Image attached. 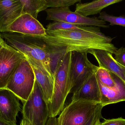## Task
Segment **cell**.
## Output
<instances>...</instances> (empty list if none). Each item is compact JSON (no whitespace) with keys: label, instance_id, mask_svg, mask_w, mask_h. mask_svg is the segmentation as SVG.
Wrapping results in <instances>:
<instances>
[{"label":"cell","instance_id":"cell-1","mask_svg":"<svg viewBox=\"0 0 125 125\" xmlns=\"http://www.w3.org/2000/svg\"><path fill=\"white\" fill-rule=\"evenodd\" d=\"M44 36L35 37L49 46L65 49L66 53L71 51L88 53L100 50L115 54L118 49L112 43L114 37L106 36L99 27L89 31L47 30Z\"/></svg>","mask_w":125,"mask_h":125},{"label":"cell","instance_id":"cell-2","mask_svg":"<svg viewBox=\"0 0 125 125\" xmlns=\"http://www.w3.org/2000/svg\"><path fill=\"white\" fill-rule=\"evenodd\" d=\"M0 35L7 44L23 54L54 80L50 67V48L42 40L10 32L0 33Z\"/></svg>","mask_w":125,"mask_h":125},{"label":"cell","instance_id":"cell-3","mask_svg":"<svg viewBox=\"0 0 125 125\" xmlns=\"http://www.w3.org/2000/svg\"><path fill=\"white\" fill-rule=\"evenodd\" d=\"M72 52L65 55L54 79L52 97L48 107L50 117H56L64 107L65 102L71 92L70 66Z\"/></svg>","mask_w":125,"mask_h":125},{"label":"cell","instance_id":"cell-4","mask_svg":"<svg viewBox=\"0 0 125 125\" xmlns=\"http://www.w3.org/2000/svg\"><path fill=\"white\" fill-rule=\"evenodd\" d=\"M35 80L31 65L27 59H24L16 68L6 89L12 92L24 103L32 92Z\"/></svg>","mask_w":125,"mask_h":125},{"label":"cell","instance_id":"cell-5","mask_svg":"<svg viewBox=\"0 0 125 125\" xmlns=\"http://www.w3.org/2000/svg\"><path fill=\"white\" fill-rule=\"evenodd\" d=\"M102 106L101 103L84 100L71 101L59 114V125H85Z\"/></svg>","mask_w":125,"mask_h":125},{"label":"cell","instance_id":"cell-6","mask_svg":"<svg viewBox=\"0 0 125 125\" xmlns=\"http://www.w3.org/2000/svg\"><path fill=\"white\" fill-rule=\"evenodd\" d=\"M22 113L23 118L31 125H46L50 117L42 89L36 80L32 92L23 103Z\"/></svg>","mask_w":125,"mask_h":125},{"label":"cell","instance_id":"cell-7","mask_svg":"<svg viewBox=\"0 0 125 125\" xmlns=\"http://www.w3.org/2000/svg\"><path fill=\"white\" fill-rule=\"evenodd\" d=\"M86 52H72L70 66L71 92L73 93L95 72L98 67L88 59Z\"/></svg>","mask_w":125,"mask_h":125},{"label":"cell","instance_id":"cell-8","mask_svg":"<svg viewBox=\"0 0 125 125\" xmlns=\"http://www.w3.org/2000/svg\"><path fill=\"white\" fill-rule=\"evenodd\" d=\"M47 12L46 20L61 21L84 26H94L107 28L109 26L106 22L98 18L89 17L81 15L71 11L69 7L50 8L45 10Z\"/></svg>","mask_w":125,"mask_h":125},{"label":"cell","instance_id":"cell-9","mask_svg":"<svg viewBox=\"0 0 125 125\" xmlns=\"http://www.w3.org/2000/svg\"><path fill=\"white\" fill-rule=\"evenodd\" d=\"M25 58L23 54L4 44L0 50V89H6L16 68Z\"/></svg>","mask_w":125,"mask_h":125},{"label":"cell","instance_id":"cell-10","mask_svg":"<svg viewBox=\"0 0 125 125\" xmlns=\"http://www.w3.org/2000/svg\"><path fill=\"white\" fill-rule=\"evenodd\" d=\"M46 31L37 19L27 14H21L7 29V32L33 37L44 36L47 34Z\"/></svg>","mask_w":125,"mask_h":125},{"label":"cell","instance_id":"cell-11","mask_svg":"<svg viewBox=\"0 0 125 125\" xmlns=\"http://www.w3.org/2000/svg\"><path fill=\"white\" fill-rule=\"evenodd\" d=\"M20 100L10 90L0 89V119L16 124V118L21 110Z\"/></svg>","mask_w":125,"mask_h":125},{"label":"cell","instance_id":"cell-12","mask_svg":"<svg viewBox=\"0 0 125 125\" xmlns=\"http://www.w3.org/2000/svg\"><path fill=\"white\" fill-rule=\"evenodd\" d=\"M111 73L116 84L113 87L105 86L97 78L100 93V102L104 106L125 101V81L115 74Z\"/></svg>","mask_w":125,"mask_h":125},{"label":"cell","instance_id":"cell-13","mask_svg":"<svg viewBox=\"0 0 125 125\" xmlns=\"http://www.w3.org/2000/svg\"><path fill=\"white\" fill-rule=\"evenodd\" d=\"M20 0H0V33L7 32L8 27L22 14Z\"/></svg>","mask_w":125,"mask_h":125},{"label":"cell","instance_id":"cell-14","mask_svg":"<svg viewBox=\"0 0 125 125\" xmlns=\"http://www.w3.org/2000/svg\"><path fill=\"white\" fill-rule=\"evenodd\" d=\"M71 101L84 100L101 103L100 88L95 72L82 85L73 92Z\"/></svg>","mask_w":125,"mask_h":125},{"label":"cell","instance_id":"cell-15","mask_svg":"<svg viewBox=\"0 0 125 125\" xmlns=\"http://www.w3.org/2000/svg\"><path fill=\"white\" fill-rule=\"evenodd\" d=\"M88 53L95 57L98 62L99 67L105 68L125 81V68L117 62L112 56L113 54L100 50H93Z\"/></svg>","mask_w":125,"mask_h":125},{"label":"cell","instance_id":"cell-16","mask_svg":"<svg viewBox=\"0 0 125 125\" xmlns=\"http://www.w3.org/2000/svg\"><path fill=\"white\" fill-rule=\"evenodd\" d=\"M28 60L33 68L36 80L41 87L44 100L48 108L52 97L54 80L43 72L35 63Z\"/></svg>","mask_w":125,"mask_h":125},{"label":"cell","instance_id":"cell-17","mask_svg":"<svg viewBox=\"0 0 125 125\" xmlns=\"http://www.w3.org/2000/svg\"><path fill=\"white\" fill-rule=\"evenodd\" d=\"M122 0H97L88 3L76 4L75 12L85 17L100 13L104 8Z\"/></svg>","mask_w":125,"mask_h":125},{"label":"cell","instance_id":"cell-18","mask_svg":"<svg viewBox=\"0 0 125 125\" xmlns=\"http://www.w3.org/2000/svg\"><path fill=\"white\" fill-rule=\"evenodd\" d=\"M22 4V14H27L37 19L40 12L48 7L46 0H20Z\"/></svg>","mask_w":125,"mask_h":125},{"label":"cell","instance_id":"cell-19","mask_svg":"<svg viewBox=\"0 0 125 125\" xmlns=\"http://www.w3.org/2000/svg\"><path fill=\"white\" fill-rule=\"evenodd\" d=\"M49 47L50 48V67L52 75L55 79L58 69L61 64L65 55L66 54V50L50 46Z\"/></svg>","mask_w":125,"mask_h":125},{"label":"cell","instance_id":"cell-20","mask_svg":"<svg viewBox=\"0 0 125 125\" xmlns=\"http://www.w3.org/2000/svg\"><path fill=\"white\" fill-rule=\"evenodd\" d=\"M47 31L67 30V31H89L93 30L96 26H84L75 25L61 21H53L47 25Z\"/></svg>","mask_w":125,"mask_h":125},{"label":"cell","instance_id":"cell-21","mask_svg":"<svg viewBox=\"0 0 125 125\" xmlns=\"http://www.w3.org/2000/svg\"><path fill=\"white\" fill-rule=\"evenodd\" d=\"M95 74L98 79L104 86L111 88L115 86L116 84L111 73L105 68L98 67Z\"/></svg>","mask_w":125,"mask_h":125},{"label":"cell","instance_id":"cell-22","mask_svg":"<svg viewBox=\"0 0 125 125\" xmlns=\"http://www.w3.org/2000/svg\"><path fill=\"white\" fill-rule=\"evenodd\" d=\"M98 18L106 22H108L110 25H119L125 27V16H115L109 14L105 12H101Z\"/></svg>","mask_w":125,"mask_h":125},{"label":"cell","instance_id":"cell-23","mask_svg":"<svg viewBox=\"0 0 125 125\" xmlns=\"http://www.w3.org/2000/svg\"><path fill=\"white\" fill-rule=\"evenodd\" d=\"M48 7L51 8L69 7L76 3L81 2V0H46Z\"/></svg>","mask_w":125,"mask_h":125},{"label":"cell","instance_id":"cell-24","mask_svg":"<svg viewBox=\"0 0 125 125\" xmlns=\"http://www.w3.org/2000/svg\"><path fill=\"white\" fill-rule=\"evenodd\" d=\"M103 107V106H101L92 116L85 125H97L100 123L101 119L103 118L102 111Z\"/></svg>","mask_w":125,"mask_h":125},{"label":"cell","instance_id":"cell-25","mask_svg":"<svg viewBox=\"0 0 125 125\" xmlns=\"http://www.w3.org/2000/svg\"><path fill=\"white\" fill-rule=\"evenodd\" d=\"M115 59L120 65L125 67V48L121 47L115 52Z\"/></svg>","mask_w":125,"mask_h":125},{"label":"cell","instance_id":"cell-26","mask_svg":"<svg viewBox=\"0 0 125 125\" xmlns=\"http://www.w3.org/2000/svg\"><path fill=\"white\" fill-rule=\"evenodd\" d=\"M97 125H125V119L120 117L112 119H105L103 122Z\"/></svg>","mask_w":125,"mask_h":125},{"label":"cell","instance_id":"cell-27","mask_svg":"<svg viewBox=\"0 0 125 125\" xmlns=\"http://www.w3.org/2000/svg\"><path fill=\"white\" fill-rule=\"evenodd\" d=\"M46 125H59L58 118L49 117Z\"/></svg>","mask_w":125,"mask_h":125},{"label":"cell","instance_id":"cell-28","mask_svg":"<svg viewBox=\"0 0 125 125\" xmlns=\"http://www.w3.org/2000/svg\"><path fill=\"white\" fill-rule=\"evenodd\" d=\"M0 125H17V124L9 122L0 119Z\"/></svg>","mask_w":125,"mask_h":125},{"label":"cell","instance_id":"cell-29","mask_svg":"<svg viewBox=\"0 0 125 125\" xmlns=\"http://www.w3.org/2000/svg\"><path fill=\"white\" fill-rule=\"evenodd\" d=\"M5 43H6L4 42V40L2 39V37L1 36L0 33V50L3 47Z\"/></svg>","mask_w":125,"mask_h":125},{"label":"cell","instance_id":"cell-30","mask_svg":"<svg viewBox=\"0 0 125 125\" xmlns=\"http://www.w3.org/2000/svg\"><path fill=\"white\" fill-rule=\"evenodd\" d=\"M20 125H31L26 120L23 118L20 123Z\"/></svg>","mask_w":125,"mask_h":125},{"label":"cell","instance_id":"cell-31","mask_svg":"<svg viewBox=\"0 0 125 125\" xmlns=\"http://www.w3.org/2000/svg\"></svg>","mask_w":125,"mask_h":125}]
</instances>
